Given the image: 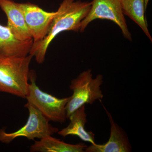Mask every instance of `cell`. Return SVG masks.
Masks as SVG:
<instances>
[{
    "label": "cell",
    "mask_w": 152,
    "mask_h": 152,
    "mask_svg": "<svg viewBox=\"0 0 152 152\" xmlns=\"http://www.w3.org/2000/svg\"><path fill=\"white\" fill-rule=\"evenodd\" d=\"M91 2L75 0H63L57 11L47 35L42 40L33 43L29 54L36 61L42 64L45 61L50 44L60 33L66 31H80L82 21L88 15Z\"/></svg>",
    "instance_id": "obj_1"
},
{
    "label": "cell",
    "mask_w": 152,
    "mask_h": 152,
    "mask_svg": "<svg viewBox=\"0 0 152 152\" xmlns=\"http://www.w3.org/2000/svg\"><path fill=\"white\" fill-rule=\"evenodd\" d=\"M33 58L0 55V92L26 99Z\"/></svg>",
    "instance_id": "obj_2"
},
{
    "label": "cell",
    "mask_w": 152,
    "mask_h": 152,
    "mask_svg": "<svg viewBox=\"0 0 152 152\" xmlns=\"http://www.w3.org/2000/svg\"><path fill=\"white\" fill-rule=\"evenodd\" d=\"M103 76L98 75L95 78L91 69L81 73L71 81L69 88L73 94L66 106L67 118L79 108L86 104H92L96 100L101 101L104 95L101 89Z\"/></svg>",
    "instance_id": "obj_3"
},
{
    "label": "cell",
    "mask_w": 152,
    "mask_h": 152,
    "mask_svg": "<svg viewBox=\"0 0 152 152\" xmlns=\"http://www.w3.org/2000/svg\"><path fill=\"white\" fill-rule=\"evenodd\" d=\"M26 99L50 121L63 124L67 119L66 106L69 97L59 99L41 90L36 84L34 72H30Z\"/></svg>",
    "instance_id": "obj_4"
},
{
    "label": "cell",
    "mask_w": 152,
    "mask_h": 152,
    "mask_svg": "<svg viewBox=\"0 0 152 152\" xmlns=\"http://www.w3.org/2000/svg\"><path fill=\"white\" fill-rule=\"evenodd\" d=\"M25 107L29 112L26 124L13 132L7 133L4 129H0V142L9 144L20 137L34 140L35 139H41L58 132V129L49 124V121L34 106L27 102Z\"/></svg>",
    "instance_id": "obj_5"
},
{
    "label": "cell",
    "mask_w": 152,
    "mask_h": 152,
    "mask_svg": "<svg viewBox=\"0 0 152 152\" xmlns=\"http://www.w3.org/2000/svg\"><path fill=\"white\" fill-rule=\"evenodd\" d=\"M98 19L115 23L121 30L124 37L132 40V35L128 29L120 0H93L89 12L82 21L80 32H83L90 23Z\"/></svg>",
    "instance_id": "obj_6"
},
{
    "label": "cell",
    "mask_w": 152,
    "mask_h": 152,
    "mask_svg": "<svg viewBox=\"0 0 152 152\" xmlns=\"http://www.w3.org/2000/svg\"><path fill=\"white\" fill-rule=\"evenodd\" d=\"M33 39V43L42 40L47 35L57 12H47L34 4L18 3Z\"/></svg>",
    "instance_id": "obj_7"
},
{
    "label": "cell",
    "mask_w": 152,
    "mask_h": 152,
    "mask_svg": "<svg viewBox=\"0 0 152 152\" xmlns=\"http://www.w3.org/2000/svg\"><path fill=\"white\" fill-rule=\"evenodd\" d=\"M110 125L108 141L103 144H91L85 148L86 152H131L132 147L126 133L114 121L111 114L102 105Z\"/></svg>",
    "instance_id": "obj_8"
},
{
    "label": "cell",
    "mask_w": 152,
    "mask_h": 152,
    "mask_svg": "<svg viewBox=\"0 0 152 152\" xmlns=\"http://www.w3.org/2000/svg\"><path fill=\"white\" fill-rule=\"evenodd\" d=\"M0 7L7 18V26L17 39L21 41L33 39L18 3L12 0H0Z\"/></svg>",
    "instance_id": "obj_9"
},
{
    "label": "cell",
    "mask_w": 152,
    "mask_h": 152,
    "mask_svg": "<svg viewBox=\"0 0 152 152\" xmlns=\"http://www.w3.org/2000/svg\"><path fill=\"white\" fill-rule=\"evenodd\" d=\"M33 39H17L7 26L0 24V55L25 57L29 54Z\"/></svg>",
    "instance_id": "obj_10"
},
{
    "label": "cell",
    "mask_w": 152,
    "mask_h": 152,
    "mask_svg": "<svg viewBox=\"0 0 152 152\" xmlns=\"http://www.w3.org/2000/svg\"><path fill=\"white\" fill-rule=\"evenodd\" d=\"M69 124L66 127L58 131V134L65 137L68 136H77L82 140L91 144H95V135L85 129L87 121L86 105L82 106L74 112L69 117Z\"/></svg>",
    "instance_id": "obj_11"
},
{
    "label": "cell",
    "mask_w": 152,
    "mask_h": 152,
    "mask_svg": "<svg viewBox=\"0 0 152 152\" xmlns=\"http://www.w3.org/2000/svg\"><path fill=\"white\" fill-rule=\"evenodd\" d=\"M88 146L83 143H67L63 141L48 136L35 141L31 145V152H83Z\"/></svg>",
    "instance_id": "obj_12"
},
{
    "label": "cell",
    "mask_w": 152,
    "mask_h": 152,
    "mask_svg": "<svg viewBox=\"0 0 152 152\" xmlns=\"http://www.w3.org/2000/svg\"><path fill=\"white\" fill-rule=\"evenodd\" d=\"M124 15L128 16L142 29L151 42L152 38L148 29L144 0H120Z\"/></svg>",
    "instance_id": "obj_13"
},
{
    "label": "cell",
    "mask_w": 152,
    "mask_h": 152,
    "mask_svg": "<svg viewBox=\"0 0 152 152\" xmlns=\"http://www.w3.org/2000/svg\"><path fill=\"white\" fill-rule=\"evenodd\" d=\"M149 0H144V3H145V9L146 10L147 6H148V3L149 2Z\"/></svg>",
    "instance_id": "obj_14"
}]
</instances>
